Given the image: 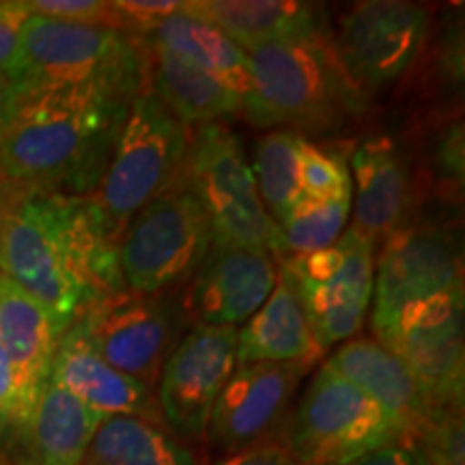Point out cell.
<instances>
[{"mask_svg":"<svg viewBox=\"0 0 465 465\" xmlns=\"http://www.w3.org/2000/svg\"><path fill=\"white\" fill-rule=\"evenodd\" d=\"M463 291L461 254L438 226L405 224L381 242L375 263L371 325L383 342L407 317Z\"/></svg>","mask_w":465,"mask_h":465,"instance_id":"cell-10","label":"cell"},{"mask_svg":"<svg viewBox=\"0 0 465 465\" xmlns=\"http://www.w3.org/2000/svg\"><path fill=\"white\" fill-rule=\"evenodd\" d=\"M237 369V328L194 325L168 353L158 377V410L174 435L203 438L213 403Z\"/></svg>","mask_w":465,"mask_h":465,"instance_id":"cell-13","label":"cell"},{"mask_svg":"<svg viewBox=\"0 0 465 465\" xmlns=\"http://www.w3.org/2000/svg\"><path fill=\"white\" fill-rule=\"evenodd\" d=\"M411 444L429 465H465L463 407H433Z\"/></svg>","mask_w":465,"mask_h":465,"instance_id":"cell-30","label":"cell"},{"mask_svg":"<svg viewBox=\"0 0 465 465\" xmlns=\"http://www.w3.org/2000/svg\"><path fill=\"white\" fill-rule=\"evenodd\" d=\"M308 371L302 364L237 366L209 416L205 435L213 449L229 457L274 440Z\"/></svg>","mask_w":465,"mask_h":465,"instance_id":"cell-14","label":"cell"},{"mask_svg":"<svg viewBox=\"0 0 465 465\" xmlns=\"http://www.w3.org/2000/svg\"><path fill=\"white\" fill-rule=\"evenodd\" d=\"M278 278V259L265 250L212 243L207 257L188 281L183 315L196 325H237L248 322Z\"/></svg>","mask_w":465,"mask_h":465,"instance_id":"cell-16","label":"cell"},{"mask_svg":"<svg viewBox=\"0 0 465 465\" xmlns=\"http://www.w3.org/2000/svg\"><path fill=\"white\" fill-rule=\"evenodd\" d=\"M353 229L377 246L407 224L410 168L392 138L369 136L351 155Z\"/></svg>","mask_w":465,"mask_h":465,"instance_id":"cell-19","label":"cell"},{"mask_svg":"<svg viewBox=\"0 0 465 465\" xmlns=\"http://www.w3.org/2000/svg\"><path fill=\"white\" fill-rule=\"evenodd\" d=\"M132 102L97 89L17 91L0 134V190L89 196Z\"/></svg>","mask_w":465,"mask_h":465,"instance_id":"cell-2","label":"cell"},{"mask_svg":"<svg viewBox=\"0 0 465 465\" xmlns=\"http://www.w3.org/2000/svg\"><path fill=\"white\" fill-rule=\"evenodd\" d=\"M246 54L252 89L242 114L250 124L325 134L366 108V97L336 56L332 33L267 44Z\"/></svg>","mask_w":465,"mask_h":465,"instance_id":"cell-3","label":"cell"},{"mask_svg":"<svg viewBox=\"0 0 465 465\" xmlns=\"http://www.w3.org/2000/svg\"><path fill=\"white\" fill-rule=\"evenodd\" d=\"M323 362L373 401L397 424L405 440H414L433 411L435 405L410 366L375 339L345 341Z\"/></svg>","mask_w":465,"mask_h":465,"instance_id":"cell-18","label":"cell"},{"mask_svg":"<svg viewBox=\"0 0 465 465\" xmlns=\"http://www.w3.org/2000/svg\"><path fill=\"white\" fill-rule=\"evenodd\" d=\"M50 380L104 418L130 416L151 424L162 418L147 383L110 366L75 325L58 341Z\"/></svg>","mask_w":465,"mask_h":465,"instance_id":"cell-17","label":"cell"},{"mask_svg":"<svg viewBox=\"0 0 465 465\" xmlns=\"http://www.w3.org/2000/svg\"><path fill=\"white\" fill-rule=\"evenodd\" d=\"M293 281L308 323L323 351L351 341L366 322L373 300L375 243L353 226L332 246L278 259Z\"/></svg>","mask_w":465,"mask_h":465,"instance_id":"cell-9","label":"cell"},{"mask_svg":"<svg viewBox=\"0 0 465 465\" xmlns=\"http://www.w3.org/2000/svg\"><path fill=\"white\" fill-rule=\"evenodd\" d=\"M463 291L410 315L381 342L410 366L435 407H463L465 317Z\"/></svg>","mask_w":465,"mask_h":465,"instance_id":"cell-15","label":"cell"},{"mask_svg":"<svg viewBox=\"0 0 465 465\" xmlns=\"http://www.w3.org/2000/svg\"><path fill=\"white\" fill-rule=\"evenodd\" d=\"M74 325L110 366L149 388L179 342V319L171 304L130 289L104 295Z\"/></svg>","mask_w":465,"mask_h":465,"instance_id":"cell-12","label":"cell"},{"mask_svg":"<svg viewBox=\"0 0 465 465\" xmlns=\"http://www.w3.org/2000/svg\"><path fill=\"white\" fill-rule=\"evenodd\" d=\"M63 334L65 330L42 302L0 274V349L35 403L50 377L52 358Z\"/></svg>","mask_w":465,"mask_h":465,"instance_id":"cell-22","label":"cell"},{"mask_svg":"<svg viewBox=\"0 0 465 465\" xmlns=\"http://www.w3.org/2000/svg\"><path fill=\"white\" fill-rule=\"evenodd\" d=\"M213 243L212 224L182 173L144 205L121 237L119 270L124 287L160 295L188 282Z\"/></svg>","mask_w":465,"mask_h":465,"instance_id":"cell-7","label":"cell"},{"mask_svg":"<svg viewBox=\"0 0 465 465\" xmlns=\"http://www.w3.org/2000/svg\"><path fill=\"white\" fill-rule=\"evenodd\" d=\"M190 134V127L168 113L153 93L134 97L106 171L89 194L116 243L132 218L179 177Z\"/></svg>","mask_w":465,"mask_h":465,"instance_id":"cell-5","label":"cell"},{"mask_svg":"<svg viewBox=\"0 0 465 465\" xmlns=\"http://www.w3.org/2000/svg\"><path fill=\"white\" fill-rule=\"evenodd\" d=\"M144 44L149 93L182 124L188 127L224 124L243 113L242 97L218 78L162 45Z\"/></svg>","mask_w":465,"mask_h":465,"instance_id":"cell-23","label":"cell"},{"mask_svg":"<svg viewBox=\"0 0 465 465\" xmlns=\"http://www.w3.org/2000/svg\"><path fill=\"white\" fill-rule=\"evenodd\" d=\"M11 80L17 91L97 89L132 102L147 91V44L113 28L28 15Z\"/></svg>","mask_w":465,"mask_h":465,"instance_id":"cell-4","label":"cell"},{"mask_svg":"<svg viewBox=\"0 0 465 465\" xmlns=\"http://www.w3.org/2000/svg\"><path fill=\"white\" fill-rule=\"evenodd\" d=\"M83 465H199V461L158 424L110 416L97 429Z\"/></svg>","mask_w":465,"mask_h":465,"instance_id":"cell-26","label":"cell"},{"mask_svg":"<svg viewBox=\"0 0 465 465\" xmlns=\"http://www.w3.org/2000/svg\"><path fill=\"white\" fill-rule=\"evenodd\" d=\"M431 31V11L405 0L353 5L332 44L347 78L364 97L399 80L420 56Z\"/></svg>","mask_w":465,"mask_h":465,"instance_id":"cell-11","label":"cell"},{"mask_svg":"<svg viewBox=\"0 0 465 465\" xmlns=\"http://www.w3.org/2000/svg\"><path fill=\"white\" fill-rule=\"evenodd\" d=\"M323 353L308 323L298 289L278 263L274 291L246 325L237 330V366L270 362L315 369Z\"/></svg>","mask_w":465,"mask_h":465,"instance_id":"cell-20","label":"cell"},{"mask_svg":"<svg viewBox=\"0 0 465 465\" xmlns=\"http://www.w3.org/2000/svg\"><path fill=\"white\" fill-rule=\"evenodd\" d=\"M104 416L50 380L44 381L31 424V465H83Z\"/></svg>","mask_w":465,"mask_h":465,"instance_id":"cell-24","label":"cell"},{"mask_svg":"<svg viewBox=\"0 0 465 465\" xmlns=\"http://www.w3.org/2000/svg\"><path fill=\"white\" fill-rule=\"evenodd\" d=\"M216 465H304L291 455L282 441H265V444L252 446V449L235 452V455L224 457Z\"/></svg>","mask_w":465,"mask_h":465,"instance_id":"cell-35","label":"cell"},{"mask_svg":"<svg viewBox=\"0 0 465 465\" xmlns=\"http://www.w3.org/2000/svg\"><path fill=\"white\" fill-rule=\"evenodd\" d=\"M0 274L72 328L104 295L125 289L119 243L91 196L0 190Z\"/></svg>","mask_w":465,"mask_h":465,"instance_id":"cell-1","label":"cell"},{"mask_svg":"<svg viewBox=\"0 0 465 465\" xmlns=\"http://www.w3.org/2000/svg\"><path fill=\"white\" fill-rule=\"evenodd\" d=\"M22 0H0V72L14 75L20 58L22 28L28 20Z\"/></svg>","mask_w":465,"mask_h":465,"instance_id":"cell-33","label":"cell"},{"mask_svg":"<svg viewBox=\"0 0 465 465\" xmlns=\"http://www.w3.org/2000/svg\"><path fill=\"white\" fill-rule=\"evenodd\" d=\"M185 0H114L124 33L144 39L160 22L182 11Z\"/></svg>","mask_w":465,"mask_h":465,"instance_id":"cell-32","label":"cell"},{"mask_svg":"<svg viewBox=\"0 0 465 465\" xmlns=\"http://www.w3.org/2000/svg\"><path fill=\"white\" fill-rule=\"evenodd\" d=\"M298 183L304 199H351V173L341 153L322 149L302 136L298 149Z\"/></svg>","mask_w":465,"mask_h":465,"instance_id":"cell-29","label":"cell"},{"mask_svg":"<svg viewBox=\"0 0 465 465\" xmlns=\"http://www.w3.org/2000/svg\"><path fill=\"white\" fill-rule=\"evenodd\" d=\"M15 102H17L15 83L9 78L7 74L0 72V134L5 132V127H7L11 114H14Z\"/></svg>","mask_w":465,"mask_h":465,"instance_id":"cell-37","label":"cell"},{"mask_svg":"<svg viewBox=\"0 0 465 465\" xmlns=\"http://www.w3.org/2000/svg\"><path fill=\"white\" fill-rule=\"evenodd\" d=\"M182 177L207 213L213 243L282 257L281 231L267 216L246 151L229 125L205 124L192 130Z\"/></svg>","mask_w":465,"mask_h":465,"instance_id":"cell-6","label":"cell"},{"mask_svg":"<svg viewBox=\"0 0 465 465\" xmlns=\"http://www.w3.org/2000/svg\"><path fill=\"white\" fill-rule=\"evenodd\" d=\"M31 15L69 22V25L100 26L121 31V17L110 0H22Z\"/></svg>","mask_w":465,"mask_h":465,"instance_id":"cell-31","label":"cell"},{"mask_svg":"<svg viewBox=\"0 0 465 465\" xmlns=\"http://www.w3.org/2000/svg\"><path fill=\"white\" fill-rule=\"evenodd\" d=\"M185 7V5H183ZM144 42L162 45L174 54L188 58L203 72L224 83L246 102L250 95L248 54L235 42H231L220 28L182 9L151 31Z\"/></svg>","mask_w":465,"mask_h":465,"instance_id":"cell-25","label":"cell"},{"mask_svg":"<svg viewBox=\"0 0 465 465\" xmlns=\"http://www.w3.org/2000/svg\"><path fill=\"white\" fill-rule=\"evenodd\" d=\"M399 440L397 424L323 362L289 416L282 444L304 465H345Z\"/></svg>","mask_w":465,"mask_h":465,"instance_id":"cell-8","label":"cell"},{"mask_svg":"<svg viewBox=\"0 0 465 465\" xmlns=\"http://www.w3.org/2000/svg\"><path fill=\"white\" fill-rule=\"evenodd\" d=\"M345 465H429L420 450L410 440H399L381 449L366 452V455L353 459Z\"/></svg>","mask_w":465,"mask_h":465,"instance_id":"cell-36","label":"cell"},{"mask_svg":"<svg viewBox=\"0 0 465 465\" xmlns=\"http://www.w3.org/2000/svg\"><path fill=\"white\" fill-rule=\"evenodd\" d=\"M185 11L223 31L243 52L330 33L322 7L291 0H188Z\"/></svg>","mask_w":465,"mask_h":465,"instance_id":"cell-21","label":"cell"},{"mask_svg":"<svg viewBox=\"0 0 465 465\" xmlns=\"http://www.w3.org/2000/svg\"><path fill=\"white\" fill-rule=\"evenodd\" d=\"M300 141V132L276 130L265 134L257 144L254 164H250L259 199L276 226H281L293 207L304 199L298 183Z\"/></svg>","mask_w":465,"mask_h":465,"instance_id":"cell-27","label":"cell"},{"mask_svg":"<svg viewBox=\"0 0 465 465\" xmlns=\"http://www.w3.org/2000/svg\"><path fill=\"white\" fill-rule=\"evenodd\" d=\"M463 125L455 121L440 132L438 144H435L433 164L440 177L449 179L450 183L463 182Z\"/></svg>","mask_w":465,"mask_h":465,"instance_id":"cell-34","label":"cell"},{"mask_svg":"<svg viewBox=\"0 0 465 465\" xmlns=\"http://www.w3.org/2000/svg\"><path fill=\"white\" fill-rule=\"evenodd\" d=\"M349 213H351V199H302L287 220L278 226L282 237V257L317 252V250L332 246L347 229Z\"/></svg>","mask_w":465,"mask_h":465,"instance_id":"cell-28","label":"cell"}]
</instances>
